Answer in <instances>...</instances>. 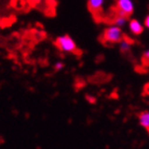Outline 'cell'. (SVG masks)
Masks as SVG:
<instances>
[{
	"instance_id": "5",
	"label": "cell",
	"mask_w": 149,
	"mask_h": 149,
	"mask_svg": "<svg viewBox=\"0 0 149 149\" xmlns=\"http://www.w3.org/2000/svg\"><path fill=\"white\" fill-rule=\"evenodd\" d=\"M105 0H88V8L91 12L96 13L102 10Z\"/></svg>"
},
{
	"instance_id": "10",
	"label": "cell",
	"mask_w": 149,
	"mask_h": 149,
	"mask_svg": "<svg viewBox=\"0 0 149 149\" xmlns=\"http://www.w3.org/2000/svg\"><path fill=\"white\" fill-rule=\"evenodd\" d=\"M143 57H144V60L146 61L147 63H149V49L145 51L144 54H143Z\"/></svg>"
},
{
	"instance_id": "7",
	"label": "cell",
	"mask_w": 149,
	"mask_h": 149,
	"mask_svg": "<svg viewBox=\"0 0 149 149\" xmlns=\"http://www.w3.org/2000/svg\"><path fill=\"white\" fill-rule=\"evenodd\" d=\"M115 25H117L119 27H123L127 24V17L126 16H122V15H117V17L115 18L114 21Z\"/></svg>"
},
{
	"instance_id": "4",
	"label": "cell",
	"mask_w": 149,
	"mask_h": 149,
	"mask_svg": "<svg viewBox=\"0 0 149 149\" xmlns=\"http://www.w3.org/2000/svg\"><path fill=\"white\" fill-rule=\"evenodd\" d=\"M144 25L142 24L138 19H132L128 22V28L129 31L132 32L134 36H140L142 35V32L144 31Z\"/></svg>"
},
{
	"instance_id": "13",
	"label": "cell",
	"mask_w": 149,
	"mask_h": 149,
	"mask_svg": "<svg viewBox=\"0 0 149 149\" xmlns=\"http://www.w3.org/2000/svg\"><path fill=\"white\" fill-rule=\"evenodd\" d=\"M148 132H149V130H148Z\"/></svg>"
},
{
	"instance_id": "2",
	"label": "cell",
	"mask_w": 149,
	"mask_h": 149,
	"mask_svg": "<svg viewBox=\"0 0 149 149\" xmlns=\"http://www.w3.org/2000/svg\"><path fill=\"white\" fill-rule=\"evenodd\" d=\"M103 39L105 42L111 43V44L119 43L121 40H123V31H122L121 27L117 25L109 26L103 31Z\"/></svg>"
},
{
	"instance_id": "6",
	"label": "cell",
	"mask_w": 149,
	"mask_h": 149,
	"mask_svg": "<svg viewBox=\"0 0 149 149\" xmlns=\"http://www.w3.org/2000/svg\"><path fill=\"white\" fill-rule=\"evenodd\" d=\"M139 124L149 130V111H144L139 115Z\"/></svg>"
},
{
	"instance_id": "3",
	"label": "cell",
	"mask_w": 149,
	"mask_h": 149,
	"mask_svg": "<svg viewBox=\"0 0 149 149\" xmlns=\"http://www.w3.org/2000/svg\"><path fill=\"white\" fill-rule=\"evenodd\" d=\"M116 10L118 15L130 16L134 10V3L132 0H116Z\"/></svg>"
},
{
	"instance_id": "9",
	"label": "cell",
	"mask_w": 149,
	"mask_h": 149,
	"mask_svg": "<svg viewBox=\"0 0 149 149\" xmlns=\"http://www.w3.org/2000/svg\"><path fill=\"white\" fill-rule=\"evenodd\" d=\"M65 68V63L61 62V61H58V62H56L54 64V69L56 70V71H61V70H63Z\"/></svg>"
},
{
	"instance_id": "12",
	"label": "cell",
	"mask_w": 149,
	"mask_h": 149,
	"mask_svg": "<svg viewBox=\"0 0 149 149\" xmlns=\"http://www.w3.org/2000/svg\"><path fill=\"white\" fill-rule=\"evenodd\" d=\"M145 93L149 96V84H147V86L145 87Z\"/></svg>"
},
{
	"instance_id": "1",
	"label": "cell",
	"mask_w": 149,
	"mask_h": 149,
	"mask_svg": "<svg viewBox=\"0 0 149 149\" xmlns=\"http://www.w3.org/2000/svg\"><path fill=\"white\" fill-rule=\"evenodd\" d=\"M55 44L61 51L66 53H73L77 49L76 43L69 35H63L57 37L55 40Z\"/></svg>"
},
{
	"instance_id": "11",
	"label": "cell",
	"mask_w": 149,
	"mask_h": 149,
	"mask_svg": "<svg viewBox=\"0 0 149 149\" xmlns=\"http://www.w3.org/2000/svg\"><path fill=\"white\" fill-rule=\"evenodd\" d=\"M144 26L149 29V15L147 16L146 18H145V20H144Z\"/></svg>"
},
{
	"instance_id": "8",
	"label": "cell",
	"mask_w": 149,
	"mask_h": 149,
	"mask_svg": "<svg viewBox=\"0 0 149 149\" xmlns=\"http://www.w3.org/2000/svg\"><path fill=\"white\" fill-rule=\"evenodd\" d=\"M130 48H132V44L128 41L123 39V40H121L119 42V49L121 50L122 52H128Z\"/></svg>"
}]
</instances>
